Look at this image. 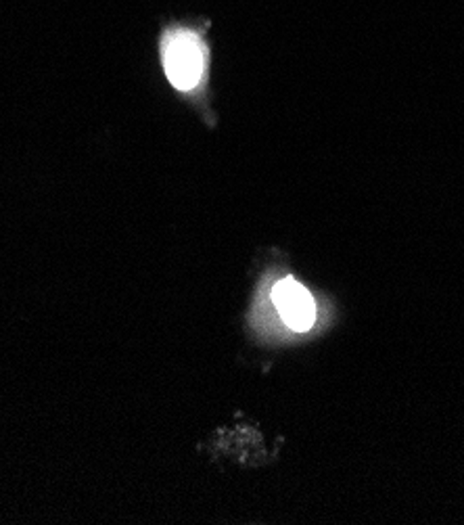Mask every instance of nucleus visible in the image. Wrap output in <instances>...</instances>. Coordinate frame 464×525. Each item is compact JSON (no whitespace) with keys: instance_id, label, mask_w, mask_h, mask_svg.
Segmentation results:
<instances>
[{"instance_id":"obj_1","label":"nucleus","mask_w":464,"mask_h":525,"mask_svg":"<svg viewBox=\"0 0 464 525\" xmlns=\"http://www.w3.org/2000/svg\"><path fill=\"white\" fill-rule=\"evenodd\" d=\"M164 67L172 86L191 90L206 72V45L195 32L178 30L164 42Z\"/></svg>"},{"instance_id":"obj_2","label":"nucleus","mask_w":464,"mask_h":525,"mask_svg":"<svg viewBox=\"0 0 464 525\" xmlns=\"http://www.w3.org/2000/svg\"><path fill=\"white\" fill-rule=\"evenodd\" d=\"M272 302L277 306L285 325L293 331H309L316 323V302L304 285L295 281L293 277H287L278 281L272 289Z\"/></svg>"}]
</instances>
